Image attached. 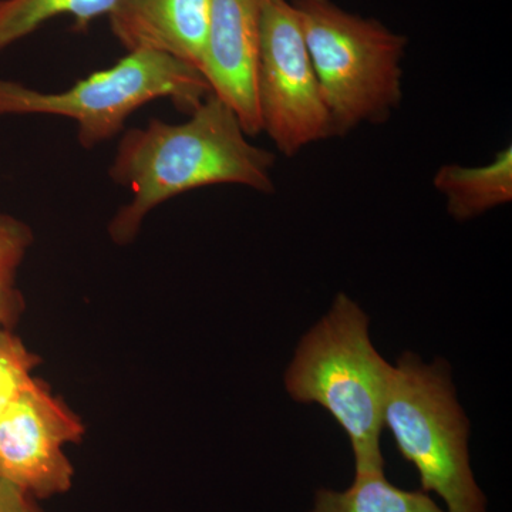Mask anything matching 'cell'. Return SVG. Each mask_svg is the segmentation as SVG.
<instances>
[{
    "label": "cell",
    "mask_w": 512,
    "mask_h": 512,
    "mask_svg": "<svg viewBox=\"0 0 512 512\" xmlns=\"http://www.w3.org/2000/svg\"><path fill=\"white\" fill-rule=\"evenodd\" d=\"M121 0H0V55L50 20L69 16L74 29L109 16Z\"/></svg>",
    "instance_id": "12"
},
{
    "label": "cell",
    "mask_w": 512,
    "mask_h": 512,
    "mask_svg": "<svg viewBox=\"0 0 512 512\" xmlns=\"http://www.w3.org/2000/svg\"><path fill=\"white\" fill-rule=\"evenodd\" d=\"M109 22L127 52L165 53L202 73L210 0H121Z\"/></svg>",
    "instance_id": "9"
},
{
    "label": "cell",
    "mask_w": 512,
    "mask_h": 512,
    "mask_svg": "<svg viewBox=\"0 0 512 512\" xmlns=\"http://www.w3.org/2000/svg\"><path fill=\"white\" fill-rule=\"evenodd\" d=\"M33 241L35 235L25 221L0 212V330H13L25 311L18 272Z\"/></svg>",
    "instance_id": "13"
},
{
    "label": "cell",
    "mask_w": 512,
    "mask_h": 512,
    "mask_svg": "<svg viewBox=\"0 0 512 512\" xmlns=\"http://www.w3.org/2000/svg\"><path fill=\"white\" fill-rule=\"evenodd\" d=\"M311 512H446L429 493L407 491L389 483L384 470L356 473L348 490L322 488Z\"/></svg>",
    "instance_id": "11"
},
{
    "label": "cell",
    "mask_w": 512,
    "mask_h": 512,
    "mask_svg": "<svg viewBox=\"0 0 512 512\" xmlns=\"http://www.w3.org/2000/svg\"><path fill=\"white\" fill-rule=\"evenodd\" d=\"M269 0H210L202 76L212 94L234 109L249 137L262 133L256 63L262 16Z\"/></svg>",
    "instance_id": "8"
},
{
    "label": "cell",
    "mask_w": 512,
    "mask_h": 512,
    "mask_svg": "<svg viewBox=\"0 0 512 512\" xmlns=\"http://www.w3.org/2000/svg\"><path fill=\"white\" fill-rule=\"evenodd\" d=\"M392 365L380 356L369 318L339 293L325 318L301 340L286 370L285 386L295 402L318 404L345 431L356 473L384 470L380 439Z\"/></svg>",
    "instance_id": "2"
},
{
    "label": "cell",
    "mask_w": 512,
    "mask_h": 512,
    "mask_svg": "<svg viewBox=\"0 0 512 512\" xmlns=\"http://www.w3.org/2000/svg\"><path fill=\"white\" fill-rule=\"evenodd\" d=\"M256 101L262 131L286 157L333 136L298 12L289 0H269L262 16Z\"/></svg>",
    "instance_id": "6"
},
{
    "label": "cell",
    "mask_w": 512,
    "mask_h": 512,
    "mask_svg": "<svg viewBox=\"0 0 512 512\" xmlns=\"http://www.w3.org/2000/svg\"><path fill=\"white\" fill-rule=\"evenodd\" d=\"M39 362L12 330H0V414L33 382Z\"/></svg>",
    "instance_id": "14"
},
{
    "label": "cell",
    "mask_w": 512,
    "mask_h": 512,
    "mask_svg": "<svg viewBox=\"0 0 512 512\" xmlns=\"http://www.w3.org/2000/svg\"><path fill=\"white\" fill-rule=\"evenodd\" d=\"M275 161L272 151L249 141L238 114L212 93L183 123L151 119L146 127L124 130L109 175L131 200L110 221V237L130 244L150 212L198 188L229 184L272 194Z\"/></svg>",
    "instance_id": "1"
},
{
    "label": "cell",
    "mask_w": 512,
    "mask_h": 512,
    "mask_svg": "<svg viewBox=\"0 0 512 512\" xmlns=\"http://www.w3.org/2000/svg\"><path fill=\"white\" fill-rule=\"evenodd\" d=\"M333 136L384 123L403 97L407 39L379 20L346 12L332 0H292Z\"/></svg>",
    "instance_id": "3"
},
{
    "label": "cell",
    "mask_w": 512,
    "mask_h": 512,
    "mask_svg": "<svg viewBox=\"0 0 512 512\" xmlns=\"http://www.w3.org/2000/svg\"><path fill=\"white\" fill-rule=\"evenodd\" d=\"M211 93L205 77L190 64L154 50H134L109 69L60 92H42L0 79V119L56 116L73 120L80 146L92 150L123 134L127 120L146 104L168 99L190 114Z\"/></svg>",
    "instance_id": "4"
},
{
    "label": "cell",
    "mask_w": 512,
    "mask_h": 512,
    "mask_svg": "<svg viewBox=\"0 0 512 512\" xmlns=\"http://www.w3.org/2000/svg\"><path fill=\"white\" fill-rule=\"evenodd\" d=\"M0 512H43L32 495L0 478Z\"/></svg>",
    "instance_id": "15"
},
{
    "label": "cell",
    "mask_w": 512,
    "mask_h": 512,
    "mask_svg": "<svg viewBox=\"0 0 512 512\" xmlns=\"http://www.w3.org/2000/svg\"><path fill=\"white\" fill-rule=\"evenodd\" d=\"M383 424L419 471L421 491L440 495L446 512H487L470 466V424L446 363L403 353L390 373Z\"/></svg>",
    "instance_id": "5"
},
{
    "label": "cell",
    "mask_w": 512,
    "mask_h": 512,
    "mask_svg": "<svg viewBox=\"0 0 512 512\" xmlns=\"http://www.w3.org/2000/svg\"><path fill=\"white\" fill-rule=\"evenodd\" d=\"M83 436L82 420L33 379L0 414V478L36 500L66 493L74 470L64 447Z\"/></svg>",
    "instance_id": "7"
},
{
    "label": "cell",
    "mask_w": 512,
    "mask_h": 512,
    "mask_svg": "<svg viewBox=\"0 0 512 512\" xmlns=\"http://www.w3.org/2000/svg\"><path fill=\"white\" fill-rule=\"evenodd\" d=\"M434 187L446 198L447 212L464 222L512 201V148H503L480 167L447 164L436 171Z\"/></svg>",
    "instance_id": "10"
}]
</instances>
